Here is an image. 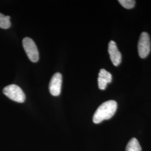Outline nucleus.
<instances>
[{"label": "nucleus", "instance_id": "nucleus-1", "mask_svg": "<svg viewBox=\"0 0 151 151\" xmlns=\"http://www.w3.org/2000/svg\"><path fill=\"white\" fill-rule=\"evenodd\" d=\"M117 106V103L114 100H109L103 103L93 115V123L99 124L104 120L111 118L116 111Z\"/></svg>", "mask_w": 151, "mask_h": 151}, {"label": "nucleus", "instance_id": "nucleus-2", "mask_svg": "<svg viewBox=\"0 0 151 151\" xmlns=\"http://www.w3.org/2000/svg\"><path fill=\"white\" fill-rule=\"evenodd\" d=\"M3 92L7 97L17 103H24L25 100L24 92L16 85L12 84L6 86L3 90Z\"/></svg>", "mask_w": 151, "mask_h": 151}, {"label": "nucleus", "instance_id": "nucleus-3", "mask_svg": "<svg viewBox=\"0 0 151 151\" xmlns=\"http://www.w3.org/2000/svg\"><path fill=\"white\" fill-rule=\"evenodd\" d=\"M22 45L29 60L32 62H38L39 60L38 48L32 39L29 37L24 38Z\"/></svg>", "mask_w": 151, "mask_h": 151}, {"label": "nucleus", "instance_id": "nucleus-4", "mask_svg": "<svg viewBox=\"0 0 151 151\" xmlns=\"http://www.w3.org/2000/svg\"><path fill=\"white\" fill-rule=\"evenodd\" d=\"M138 53L140 58H145L150 53L151 40L149 34L146 32H143L140 35L138 45Z\"/></svg>", "mask_w": 151, "mask_h": 151}, {"label": "nucleus", "instance_id": "nucleus-5", "mask_svg": "<svg viewBox=\"0 0 151 151\" xmlns=\"http://www.w3.org/2000/svg\"><path fill=\"white\" fill-rule=\"evenodd\" d=\"M62 82V76L61 73L57 72L52 76L49 86L50 93L54 96H59L61 92Z\"/></svg>", "mask_w": 151, "mask_h": 151}, {"label": "nucleus", "instance_id": "nucleus-6", "mask_svg": "<svg viewBox=\"0 0 151 151\" xmlns=\"http://www.w3.org/2000/svg\"><path fill=\"white\" fill-rule=\"evenodd\" d=\"M108 52L113 65L115 66L120 65L122 62V54L117 48L116 43L113 40H111L109 43Z\"/></svg>", "mask_w": 151, "mask_h": 151}, {"label": "nucleus", "instance_id": "nucleus-7", "mask_svg": "<svg viewBox=\"0 0 151 151\" xmlns=\"http://www.w3.org/2000/svg\"><path fill=\"white\" fill-rule=\"evenodd\" d=\"M112 81L111 74L105 70V69H101L99 73L98 77V85L99 88L100 90H105L108 83H110Z\"/></svg>", "mask_w": 151, "mask_h": 151}, {"label": "nucleus", "instance_id": "nucleus-8", "mask_svg": "<svg viewBox=\"0 0 151 151\" xmlns=\"http://www.w3.org/2000/svg\"><path fill=\"white\" fill-rule=\"evenodd\" d=\"M126 151H142L140 144L135 138H132L126 147Z\"/></svg>", "mask_w": 151, "mask_h": 151}, {"label": "nucleus", "instance_id": "nucleus-9", "mask_svg": "<svg viewBox=\"0 0 151 151\" xmlns=\"http://www.w3.org/2000/svg\"><path fill=\"white\" fill-rule=\"evenodd\" d=\"M11 27L10 17L5 16L4 14L0 13V28L2 29H9Z\"/></svg>", "mask_w": 151, "mask_h": 151}, {"label": "nucleus", "instance_id": "nucleus-10", "mask_svg": "<svg viewBox=\"0 0 151 151\" xmlns=\"http://www.w3.org/2000/svg\"><path fill=\"white\" fill-rule=\"evenodd\" d=\"M119 2L127 9H131L134 7L135 1L134 0H119Z\"/></svg>", "mask_w": 151, "mask_h": 151}]
</instances>
